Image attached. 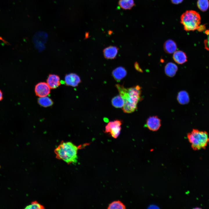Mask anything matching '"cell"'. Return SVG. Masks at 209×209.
I'll list each match as a JSON object with an SVG mask.
<instances>
[{
  "mask_svg": "<svg viewBox=\"0 0 209 209\" xmlns=\"http://www.w3.org/2000/svg\"><path fill=\"white\" fill-rule=\"evenodd\" d=\"M116 87L124 100V105L122 108L123 111L126 113L134 111L137 109V104L141 98V87L136 85L126 88L123 85L119 84H116Z\"/></svg>",
  "mask_w": 209,
  "mask_h": 209,
  "instance_id": "obj_1",
  "label": "cell"
},
{
  "mask_svg": "<svg viewBox=\"0 0 209 209\" xmlns=\"http://www.w3.org/2000/svg\"><path fill=\"white\" fill-rule=\"evenodd\" d=\"M78 147L70 142H62L55 149L56 157L68 164L76 163Z\"/></svg>",
  "mask_w": 209,
  "mask_h": 209,
  "instance_id": "obj_2",
  "label": "cell"
},
{
  "mask_svg": "<svg viewBox=\"0 0 209 209\" xmlns=\"http://www.w3.org/2000/svg\"><path fill=\"white\" fill-rule=\"evenodd\" d=\"M201 18L199 14L193 10L186 11L182 14L180 22L184 29L187 31H194L196 30L201 31L203 30L204 26L201 27L199 26Z\"/></svg>",
  "mask_w": 209,
  "mask_h": 209,
  "instance_id": "obj_3",
  "label": "cell"
},
{
  "mask_svg": "<svg viewBox=\"0 0 209 209\" xmlns=\"http://www.w3.org/2000/svg\"><path fill=\"white\" fill-rule=\"evenodd\" d=\"M187 136L192 148L194 150L204 149L209 144V135L206 131L193 129L188 133Z\"/></svg>",
  "mask_w": 209,
  "mask_h": 209,
  "instance_id": "obj_4",
  "label": "cell"
},
{
  "mask_svg": "<svg viewBox=\"0 0 209 209\" xmlns=\"http://www.w3.org/2000/svg\"><path fill=\"white\" fill-rule=\"evenodd\" d=\"M122 124L121 121L118 120L110 121L106 126L105 132L116 138L120 134Z\"/></svg>",
  "mask_w": 209,
  "mask_h": 209,
  "instance_id": "obj_5",
  "label": "cell"
},
{
  "mask_svg": "<svg viewBox=\"0 0 209 209\" xmlns=\"http://www.w3.org/2000/svg\"><path fill=\"white\" fill-rule=\"evenodd\" d=\"M50 88L47 83L41 82L35 85V91L36 95L39 97L46 96L50 92Z\"/></svg>",
  "mask_w": 209,
  "mask_h": 209,
  "instance_id": "obj_6",
  "label": "cell"
},
{
  "mask_svg": "<svg viewBox=\"0 0 209 209\" xmlns=\"http://www.w3.org/2000/svg\"><path fill=\"white\" fill-rule=\"evenodd\" d=\"M161 125V120L157 116H150L147 120L146 126L150 130L157 131L159 129Z\"/></svg>",
  "mask_w": 209,
  "mask_h": 209,
  "instance_id": "obj_7",
  "label": "cell"
},
{
  "mask_svg": "<svg viewBox=\"0 0 209 209\" xmlns=\"http://www.w3.org/2000/svg\"><path fill=\"white\" fill-rule=\"evenodd\" d=\"M65 83L67 86L75 87L81 82L79 76L75 73H70L66 75L65 77Z\"/></svg>",
  "mask_w": 209,
  "mask_h": 209,
  "instance_id": "obj_8",
  "label": "cell"
},
{
  "mask_svg": "<svg viewBox=\"0 0 209 209\" xmlns=\"http://www.w3.org/2000/svg\"><path fill=\"white\" fill-rule=\"evenodd\" d=\"M46 82L51 89H55L59 87L61 84L59 76L54 74H50L46 80Z\"/></svg>",
  "mask_w": 209,
  "mask_h": 209,
  "instance_id": "obj_9",
  "label": "cell"
},
{
  "mask_svg": "<svg viewBox=\"0 0 209 209\" xmlns=\"http://www.w3.org/2000/svg\"><path fill=\"white\" fill-rule=\"evenodd\" d=\"M118 50V48L116 46H110L107 47L103 50L104 56L107 59H114L116 57Z\"/></svg>",
  "mask_w": 209,
  "mask_h": 209,
  "instance_id": "obj_10",
  "label": "cell"
},
{
  "mask_svg": "<svg viewBox=\"0 0 209 209\" xmlns=\"http://www.w3.org/2000/svg\"><path fill=\"white\" fill-rule=\"evenodd\" d=\"M127 72L125 69L122 66L118 67L112 72V75L117 81H120L126 76Z\"/></svg>",
  "mask_w": 209,
  "mask_h": 209,
  "instance_id": "obj_11",
  "label": "cell"
},
{
  "mask_svg": "<svg viewBox=\"0 0 209 209\" xmlns=\"http://www.w3.org/2000/svg\"><path fill=\"white\" fill-rule=\"evenodd\" d=\"M174 61L179 64H182L187 61V57L186 54L181 51H176L173 55Z\"/></svg>",
  "mask_w": 209,
  "mask_h": 209,
  "instance_id": "obj_12",
  "label": "cell"
},
{
  "mask_svg": "<svg viewBox=\"0 0 209 209\" xmlns=\"http://www.w3.org/2000/svg\"><path fill=\"white\" fill-rule=\"evenodd\" d=\"M164 49L167 53L172 54L174 53L177 50V46L175 42L172 39L166 41L163 45Z\"/></svg>",
  "mask_w": 209,
  "mask_h": 209,
  "instance_id": "obj_13",
  "label": "cell"
},
{
  "mask_svg": "<svg viewBox=\"0 0 209 209\" xmlns=\"http://www.w3.org/2000/svg\"><path fill=\"white\" fill-rule=\"evenodd\" d=\"M178 70V67L175 64L172 62L167 63L165 66V72L167 75L172 77L176 74Z\"/></svg>",
  "mask_w": 209,
  "mask_h": 209,
  "instance_id": "obj_14",
  "label": "cell"
},
{
  "mask_svg": "<svg viewBox=\"0 0 209 209\" xmlns=\"http://www.w3.org/2000/svg\"><path fill=\"white\" fill-rule=\"evenodd\" d=\"M177 99L178 102L181 105L187 104L189 101L188 94L185 91H181L178 93Z\"/></svg>",
  "mask_w": 209,
  "mask_h": 209,
  "instance_id": "obj_15",
  "label": "cell"
},
{
  "mask_svg": "<svg viewBox=\"0 0 209 209\" xmlns=\"http://www.w3.org/2000/svg\"><path fill=\"white\" fill-rule=\"evenodd\" d=\"M118 4L120 8L125 10H130L135 5L134 0H119Z\"/></svg>",
  "mask_w": 209,
  "mask_h": 209,
  "instance_id": "obj_16",
  "label": "cell"
},
{
  "mask_svg": "<svg viewBox=\"0 0 209 209\" xmlns=\"http://www.w3.org/2000/svg\"><path fill=\"white\" fill-rule=\"evenodd\" d=\"M111 103L112 105L116 108H122L124 105V102L122 98L119 95L112 99Z\"/></svg>",
  "mask_w": 209,
  "mask_h": 209,
  "instance_id": "obj_17",
  "label": "cell"
},
{
  "mask_svg": "<svg viewBox=\"0 0 209 209\" xmlns=\"http://www.w3.org/2000/svg\"><path fill=\"white\" fill-rule=\"evenodd\" d=\"M38 102L40 105L44 107L51 106L53 103L52 100L47 96L39 97Z\"/></svg>",
  "mask_w": 209,
  "mask_h": 209,
  "instance_id": "obj_18",
  "label": "cell"
},
{
  "mask_svg": "<svg viewBox=\"0 0 209 209\" xmlns=\"http://www.w3.org/2000/svg\"><path fill=\"white\" fill-rule=\"evenodd\" d=\"M125 206L120 201H114L111 203L108 206L109 209H125Z\"/></svg>",
  "mask_w": 209,
  "mask_h": 209,
  "instance_id": "obj_19",
  "label": "cell"
},
{
  "mask_svg": "<svg viewBox=\"0 0 209 209\" xmlns=\"http://www.w3.org/2000/svg\"><path fill=\"white\" fill-rule=\"evenodd\" d=\"M197 6L199 8L201 11L204 12L208 9L209 6L208 0H198Z\"/></svg>",
  "mask_w": 209,
  "mask_h": 209,
  "instance_id": "obj_20",
  "label": "cell"
},
{
  "mask_svg": "<svg viewBox=\"0 0 209 209\" xmlns=\"http://www.w3.org/2000/svg\"><path fill=\"white\" fill-rule=\"evenodd\" d=\"M44 208V207L37 201H33L31 203L26 206L25 209H43Z\"/></svg>",
  "mask_w": 209,
  "mask_h": 209,
  "instance_id": "obj_21",
  "label": "cell"
},
{
  "mask_svg": "<svg viewBox=\"0 0 209 209\" xmlns=\"http://www.w3.org/2000/svg\"><path fill=\"white\" fill-rule=\"evenodd\" d=\"M205 33L207 35V37L204 40V46L205 48L209 51V29L206 30Z\"/></svg>",
  "mask_w": 209,
  "mask_h": 209,
  "instance_id": "obj_22",
  "label": "cell"
},
{
  "mask_svg": "<svg viewBox=\"0 0 209 209\" xmlns=\"http://www.w3.org/2000/svg\"><path fill=\"white\" fill-rule=\"evenodd\" d=\"M135 69L138 71L141 72H142V70L140 69V68L139 65L136 62L135 64Z\"/></svg>",
  "mask_w": 209,
  "mask_h": 209,
  "instance_id": "obj_23",
  "label": "cell"
},
{
  "mask_svg": "<svg viewBox=\"0 0 209 209\" xmlns=\"http://www.w3.org/2000/svg\"><path fill=\"white\" fill-rule=\"evenodd\" d=\"M172 2L174 4H178L181 3L183 0H171Z\"/></svg>",
  "mask_w": 209,
  "mask_h": 209,
  "instance_id": "obj_24",
  "label": "cell"
},
{
  "mask_svg": "<svg viewBox=\"0 0 209 209\" xmlns=\"http://www.w3.org/2000/svg\"><path fill=\"white\" fill-rule=\"evenodd\" d=\"M150 208H158V206L154 205H151L149 206Z\"/></svg>",
  "mask_w": 209,
  "mask_h": 209,
  "instance_id": "obj_25",
  "label": "cell"
},
{
  "mask_svg": "<svg viewBox=\"0 0 209 209\" xmlns=\"http://www.w3.org/2000/svg\"><path fill=\"white\" fill-rule=\"evenodd\" d=\"M3 99L2 93L1 91L0 90V101L1 100Z\"/></svg>",
  "mask_w": 209,
  "mask_h": 209,
  "instance_id": "obj_26",
  "label": "cell"
}]
</instances>
